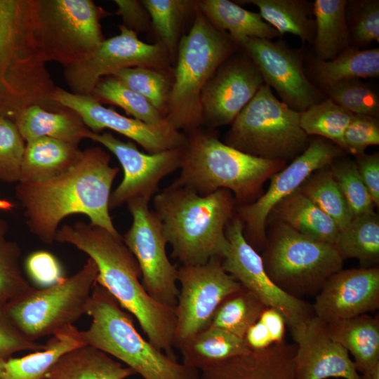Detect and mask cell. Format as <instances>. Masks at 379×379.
<instances>
[{"label":"cell","mask_w":379,"mask_h":379,"mask_svg":"<svg viewBox=\"0 0 379 379\" xmlns=\"http://www.w3.org/2000/svg\"><path fill=\"white\" fill-rule=\"evenodd\" d=\"M110 156L99 147L83 151L69 170L39 182H19L15 194L24 208L29 230L40 241L51 244L60 222L80 213L90 224L120 235L109 215L111 188L119 168L110 165Z\"/></svg>","instance_id":"1"},{"label":"cell","mask_w":379,"mask_h":379,"mask_svg":"<svg viewBox=\"0 0 379 379\" xmlns=\"http://www.w3.org/2000/svg\"><path fill=\"white\" fill-rule=\"evenodd\" d=\"M55 241L71 244L87 254L98 268L96 283L138 321L148 341L175 359V307L161 305L145 291L139 265L121 235L77 221L58 230Z\"/></svg>","instance_id":"2"},{"label":"cell","mask_w":379,"mask_h":379,"mask_svg":"<svg viewBox=\"0 0 379 379\" xmlns=\"http://www.w3.org/2000/svg\"><path fill=\"white\" fill-rule=\"evenodd\" d=\"M235 199L227 190L201 195L171 184L153 197L172 256L181 265L223 259L229 249L226 227L234 216Z\"/></svg>","instance_id":"3"},{"label":"cell","mask_w":379,"mask_h":379,"mask_svg":"<svg viewBox=\"0 0 379 379\" xmlns=\"http://www.w3.org/2000/svg\"><path fill=\"white\" fill-rule=\"evenodd\" d=\"M35 38L34 0H0V115L38 102L51 76Z\"/></svg>","instance_id":"4"},{"label":"cell","mask_w":379,"mask_h":379,"mask_svg":"<svg viewBox=\"0 0 379 379\" xmlns=\"http://www.w3.org/2000/svg\"><path fill=\"white\" fill-rule=\"evenodd\" d=\"M286 164L246 154L223 143L210 133L195 130L187 138L180 173L172 184L201 195L227 190L236 202L246 204Z\"/></svg>","instance_id":"5"},{"label":"cell","mask_w":379,"mask_h":379,"mask_svg":"<svg viewBox=\"0 0 379 379\" xmlns=\"http://www.w3.org/2000/svg\"><path fill=\"white\" fill-rule=\"evenodd\" d=\"M92 320L82 342L119 359L143 379H199V371L166 355L136 330L132 316L95 283L87 309Z\"/></svg>","instance_id":"6"},{"label":"cell","mask_w":379,"mask_h":379,"mask_svg":"<svg viewBox=\"0 0 379 379\" xmlns=\"http://www.w3.org/2000/svg\"><path fill=\"white\" fill-rule=\"evenodd\" d=\"M236 42L216 29L200 12L179 43L175 79L166 120L175 129L194 131L204 121L201 94L208 81L233 52Z\"/></svg>","instance_id":"7"},{"label":"cell","mask_w":379,"mask_h":379,"mask_svg":"<svg viewBox=\"0 0 379 379\" xmlns=\"http://www.w3.org/2000/svg\"><path fill=\"white\" fill-rule=\"evenodd\" d=\"M309 143L300 112L278 100L264 84L233 121L225 144L255 157L286 161Z\"/></svg>","instance_id":"8"},{"label":"cell","mask_w":379,"mask_h":379,"mask_svg":"<svg viewBox=\"0 0 379 379\" xmlns=\"http://www.w3.org/2000/svg\"><path fill=\"white\" fill-rule=\"evenodd\" d=\"M262 250L261 258L271 280L298 298L317 295L344 262L333 245L310 239L279 220L266 236Z\"/></svg>","instance_id":"9"},{"label":"cell","mask_w":379,"mask_h":379,"mask_svg":"<svg viewBox=\"0 0 379 379\" xmlns=\"http://www.w3.org/2000/svg\"><path fill=\"white\" fill-rule=\"evenodd\" d=\"M98 276V268L89 258L76 274L40 289L32 288L5 305L6 312L27 340L36 342L73 325L87 309Z\"/></svg>","instance_id":"10"},{"label":"cell","mask_w":379,"mask_h":379,"mask_svg":"<svg viewBox=\"0 0 379 379\" xmlns=\"http://www.w3.org/2000/svg\"><path fill=\"white\" fill-rule=\"evenodd\" d=\"M107 14L91 0H36L35 38L45 61L65 67L84 58L105 40Z\"/></svg>","instance_id":"11"},{"label":"cell","mask_w":379,"mask_h":379,"mask_svg":"<svg viewBox=\"0 0 379 379\" xmlns=\"http://www.w3.org/2000/svg\"><path fill=\"white\" fill-rule=\"evenodd\" d=\"M149 202L135 199L126 203L132 224L122 239L139 265L141 282L147 293L161 305L175 307L179 293L178 268L167 255L161 221Z\"/></svg>","instance_id":"12"},{"label":"cell","mask_w":379,"mask_h":379,"mask_svg":"<svg viewBox=\"0 0 379 379\" xmlns=\"http://www.w3.org/2000/svg\"><path fill=\"white\" fill-rule=\"evenodd\" d=\"M177 280L180 288L175 306V347L209 326L222 301L241 286L224 270L219 258L202 265H180Z\"/></svg>","instance_id":"13"},{"label":"cell","mask_w":379,"mask_h":379,"mask_svg":"<svg viewBox=\"0 0 379 379\" xmlns=\"http://www.w3.org/2000/svg\"><path fill=\"white\" fill-rule=\"evenodd\" d=\"M342 152L337 145L325 138L312 140L302 153L270 178V186L263 195L237 208V215L244 224V237L257 252L265 246L267 220L274 207L299 190L314 172L329 166Z\"/></svg>","instance_id":"14"},{"label":"cell","mask_w":379,"mask_h":379,"mask_svg":"<svg viewBox=\"0 0 379 379\" xmlns=\"http://www.w3.org/2000/svg\"><path fill=\"white\" fill-rule=\"evenodd\" d=\"M120 33L105 39L79 62L64 67V79L71 92L91 95L104 76L129 67H145L157 69L165 65L166 48L162 43L150 44L140 40L135 31L124 25Z\"/></svg>","instance_id":"15"},{"label":"cell","mask_w":379,"mask_h":379,"mask_svg":"<svg viewBox=\"0 0 379 379\" xmlns=\"http://www.w3.org/2000/svg\"><path fill=\"white\" fill-rule=\"evenodd\" d=\"M229 249L222 260L224 270L267 307L279 310L292 331L314 316L312 306L283 291L267 275L261 255L246 240L244 224L234 215L226 227Z\"/></svg>","instance_id":"16"},{"label":"cell","mask_w":379,"mask_h":379,"mask_svg":"<svg viewBox=\"0 0 379 379\" xmlns=\"http://www.w3.org/2000/svg\"><path fill=\"white\" fill-rule=\"evenodd\" d=\"M87 139L102 145L119 160L124 177L111 192L109 206L115 208L135 199L150 201L162 179L180 168L182 147L154 154L144 153L131 141H121L112 133L90 130Z\"/></svg>","instance_id":"17"},{"label":"cell","mask_w":379,"mask_h":379,"mask_svg":"<svg viewBox=\"0 0 379 379\" xmlns=\"http://www.w3.org/2000/svg\"><path fill=\"white\" fill-rule=\"evenodd\" d=\"M53 98L58 105L77 113L91 131L111 129L133 140L149 154L182 147L187 140L167 121L159 125L147 124L104 107L91 95L74 94L56 87Z\"/></svg>","instance_id":"18"},{"label":"cell","mask_w":379,"mask_h":379,"mask_svg":"<svg viewBox=\"0 0 379 379\" xmlns=\"http://www.w3.org/2000/svg\"><path fill=\"white\" fill-rule=\"evenodd\" d=\"M242 46L260 72L264 82L273 87L281 101L301 112L317 103L318 93L305 76L301 60L279 41L249 39Z\"/></svg>","instance_id":"19"},{"label":"cell","mask_w":379,"mask_h":379,"mask_svg":"<svg viewBox=\"0 0 379 379\" xmlns=\"http://www.w3.org/2000/svg\"><path fill=\"white\" fill-rule=\"evenodd\" d=\"M314 315L328 324L374 312L379 307V268L341 269L316 295Z\"/></svg>","instance_id":"20"},{"label":"cell","mask_w":379,"mask_h":379,"mask_svg":"<svg viewBox=\"0 0 379 379\" xmlns=\"http://www.w3.org/2000/svg\"><path fill=\"white\" fill-rule=\"evenodd\" d=\"M264 84L248 57L237 58L224 64L202 90L204 121L212 126L232 123Z\"/></svg>","instance_id":"21"},{"label":"cell","mask_w":379,"mask_h":379,"mask_svg":"<svg viewBox=\"0 0 379 379\" xmlns=\"http://www.w3.org/2000/svg\"><path fill=\"white\" fill-rule=\"evenodd\" d=\"M291 332L296 343V379H361L348 352L330 336L326 323L314 315Z\"/></svg>","instance_id":"22"},{"label":"cell","mask_w":379,"mask_h":379,"mask_svg":"<svg viewBox=\"0 0 379 379\" xmlns=\"http://www.w3.org/2000/svg\"><path fill=\"white\" fill-rule=\"evenodd\" d=\"M295 345L285 341L236 357L201 371V379H296Z\"/></svg>","instance_id":"23"},{"label":"cell","mask_w":379,"mask_h":379,"mask_svg":"<svg viewBox=\"0 0 379 379\" xmlns=\"http://www.w3.org/2000/svg\"><path fill=\"white\" fill-rule=\"evenodd\" d=\"M82 153L78 145L48 137L26 142L20 182H39L60 175L73 167Z\"/></svg>","instance_id":"24"},{"label":"cell","mask_w":379,"mask_h":379,"mask_svg":"<svg viewBox=\"0 0 379 379\" xmlns=\"http://www.w3.org/2000/svg\"><path fill=\"white\" fill-rule=\"evenodd\" d=\"M14 122L25 142L48 137L79 145L90 131L77 113L65 107L53 111L39 105H29L18 114Z\"/></svg>","instance_id":"25"},{"label":"cell","mask_w":379,"mask_h":379,"mask_svg":"<svg viewBox=\"0 0 379 379\" xmlns=\"http://www.w3.org/2000/svg\"><path fill=\"white\" fill-rule=\"evenodd\" d=\"M134 371L105 352L88 345L62 354L46 379H126Z\"/></svg>","instance_id":"26"},{"label":"cell","mask_w":379,"mask_h":379,"mask_svg":"<svg viewBox=\"0 0 379 379\" xmlns=\"http://www.w3.org/2000/svg\"><path fill=\"white\" fill-rule=\"evenodd\" d=\"M199 11L218 30L227 31L243 45L249 39L272 40L280 36L259 13L247 11L227 0H203L197 3Z\"/></svg>","instance_id":"27"},{"label":"cell","mask_w":379,"mask_h":379,"mask_svg":"<svg viewBox=\"0 0 379 379\" xmlns=\"http://www.w3.org/2000/svg\"><path fill=\"white\" fill-rule=\"evenodd\" d=\"M330 336L354 358L361 373L379 364V319L367 314L326 324Z\"/></svg>","instance_id":"28"},{"label":"cell","mask_w":379,"mask_h":379,"mask_svg":"<svg viewBox=\"0 0 379 379\" xmlns=\"http://www.w3.org/2000/svg\"><path fill=\"white\" fill-rule=\"evenodd\" d=\"M177 348L180 352L182 364L201 371L251 351L244 338L212 326Z\"/></svg>","instance_id":"29"},{"label":"cell","mask_w":379,"mask_h":379,"mask_svg":"<svg viewBox=\"0 0 379 379\" xmlns=\"http://www.w3.org/2000/svg\"><path fill=\"white\" fill-rule=\"evenodd\" d=\"M298 233L333 245L339 233L335 222L299 190L280 201L272 213Z\"/></svg>","instance_id":"30"},{"label":"cell","mask_w":379,"mask_h":379,"mask_svg":"<svg viewBox=\"0 0 379 379\" xmlns=\"http://www.w3.org/2000/svg\"><path fill=\"white\" fill-rule=\"evenodd\" d=\"M82 345L79 331L71 325L52 335L42 350L6 359L3 379H46L48 371L62 354Z\"/></svg>","instance_id":"31"},{"label":"cell","mask_w":379,"mask_h":379,"mask_svg":"<svg viewBox=\"0 0 379 379\" xmlns=\"http://www.w3.org/2000/svg\"><path fill=\"white\" fill-rule=\"evenodd\" d=\"M345 0H316L314 47L317 59L331 60L349 48L350 34L346 21Z\"/></svg>","instance_id":"32"},{"label":"cell","mask_w":379,"mask_h":379,"mask_svg":"<svg viewBox=\"0 0 379 379\" xmlns=\"http://www.w3.org/2000/svg\"><path fill=\"white\" fill-rule=\"evenodd\" d=\"M260 10L262 19L274 28L280 35L294 34L302 42L314 41L315 21L310 18V4L300 0H244Z\"/></svg>","instance_id":"33"},{"label":"cell","mask_w":379,"mask_h":379,"mask_svg":"<svg viewBox=\"0 0 379 379\" xmlns=\"http://www.w3.org/2000/svg\"><path fill=\"white\" fill-rule=\"evenodd\" d=\"M343 260L357 259L363 267L379 262V218L375 213L353 218L339 231L333 244Z\"/></svg>","instance_id":"34"},{"label":"cell","mask_w":379,"mask_h":379,"mask_svg":"<svg viewBox=\"0 0 379 379\" xmlns=\"http://www.w3.org/2000/svg\"><path fill=\"white\" fill-rule=\"evenodd\" d=\"M314 74L324 87L343 80L379 76V48H348L331 60L316 59Z\"/></svg>","instance_id":"35"},{"label":"cell","mask_w":379,"mask_h":379,"mask_svg":"<svg viewBox=\"0 0 379 379\" xmlns=\"http://www.w3.org/2000/svg\"><path fill=\"white\" fill-rule=\"evenodd\" d=\"M266 308L256 295L241 286L222 301L210 326L244 338L248 328L259 319Z\"/></svg>","instance_id":"36"},{"label":"cell","mask_w":379,"mask_h":379,"mask_svg":"<svg viewBox=\"0 0 379 379\" xmlns=\"http://www.w3.org/2000/svg\"><path fill=\"white\" fill-rule=\"evenodd\" d=\"M299 190L335 222L339 231L352 220V215L329 166L314 172Z\"/></svg>","instance_id":"37"},{"label":"cell","mask_w":379,"mask_h":379,"mask_svg":"<svg viewBox=\"0 0 379 379\" xmlns=\"http://www.w3.org/2000/svg\"><path fill=\"white\" fill-rule=\"evenodd\" d=\"M91 96L100 102L117 105L134 119L147 124L159 125L166 121L163 114L146 98L113 76L100 79Z\"/></svg>","instance_id":"38"},{"label":"cell","mask_w":379,"mask_h":379,"mask_svg":"<svg viewBox=\"0 0 379 379\" xmlns=\"http://www.w3.org/2000/svg\"><path fill=\"white\" fill-rule=\"evenodd\" d=\"M353 115L329 98L300 112V125L308 136L318 135L338 145Z\"/></svg>","instance_id":"39"},{"label":"cell","mask_w":379,"mask_h":379,"mask_svg":"<svg viewBox=\"0 0 379 379\" xmlns=\"http://www.w3.org/2000/svg\"><path fill=\"white\" fill-rule=\"evenodd\" d=\"M8 226L0 218V304L6 305L33 287L25 278L20 265L21 249L7 239Z\"/></svg>","instance_id":"40"},{"label":"cell","mask_w":379,"mask_h":379,"mask_svg":"<svg viewBox=\"0 0 379 379\" xmlns=\"http://www.w3.org/2000/svg\"><path fill=\"white\" fill-rule=\"evenodd\" d=\"M134 92L146 98L164 117L169 95V84L159 69L135 67L120 69L113 75Z\"/></svg>","instance_id":"41"},{"label":"cell","mask_w":379,"mask_h":379,"mask_svg":"<svg viewBox=\"0 0 379 379\" xmlns=\"http://www.w3.org/2000/svg\"><path fill=\"white\" fill-rule=\"evenodd\" d=\"M353 218L374 212L375 204L358 172L355 161L343 160L329 166Z\"/></svg>","instance_id":"42"},{"label":"cell","mask_w":379,"mask_h":379,"mask_svg":"<svg viewBox=\"0 0 379 379\" xmlns=\"http://www.w3.org/2000/svg\"><path fill=\"white\" fill-rule=\"evenodd\" d=\"M142 4L149 15L155 31L166 50L173 53L182 18L192 4L183 0H142Z\"/></svg>","instance_id":"43"},{"label":"cell","mask_w":379,"mask_h":379,"mask_svg":"<svg viewBox=\"0 0 379 379\" xmlns=\"http://www.w3.org/2000/svg\"><path fill=\"white\" fill-rule=\"evenodd\" d=\"M326 89L330 99L352 114L378 117V95L369 84L359 79H347Z\"/></svg>","instance_id":"44"},{"label":"cell","mask_w":379,"mask_h":379,"mask_svg":"<svg viewBox=\"0 0 379 379\" xmlns=\"http://www.w3.org/2000/svg\"><path fill=\"white\" fill-rule=\"evenodd\" d=\"M25 141L15 122L10 118L0 115V181L18 183L20 179V169Z\"/></svg>","instance_id":"45"},{"label":"cell","mask_w":379,"mask_h":379,"mask_svg":"<svg viewBox=\"0 0 379 379\" xmlns=\"http://www.w3.org/2000/svg\"><path fill=\"white\" fill-rule=\"evenodd\" d=\"M379 144L378 117L354 114L338 146L343 151L358 156L365 149Z\"/></svg>","instance_id":"46"},{"label":"cell","mask_w":379,"mask_h":379,"mask_svg":"<svg viewBox=\"0 0 379 379\" xmlns=\"http://www.w3.org/2000/svg\"><path fill=\"white\" fill-rule=\"evenodd\" d=\"M25 267L31 280L42 288L53 286L65 278L58 259L46 251L30 253L25 260Z\"/></svg>","instance_id":"47"},{"label":"cell","mask_w":379,"mask_h":379,"mask_svg":"<svg viewBox=\"0 0 379 379\" xmlns=\"http://www.w3.org/2000/svg\"><path fill=\"white\" fill-rule=\"evenodd\" d=\"M44 347V345L25 338L8 317L5 305L0 304V359L6 360L14 353Z\"/></svg>","instance_id":"48"},{"label":"cell","mask_w":379,"mask_h":379,"mask_svg":"<svg viewBox=\"0 0 379 379\" xmlns=\"http://www.w3.org/2000/svg\"><path fill=\"white\" fill-rule=\"evenodd\" d=\"M356 16L350 38L357 44L379 42V1H365Z\"/></svg>","instance_id":"49"},{"label":"cell","mask_w":379,"mask_h":379,"mask_svg":"<svg viewBox=\"0 0 379 379\" xmlns=\"http://www.w3.org/2000/svg\"><path fill=\"white\" fill-rule=\"evenodd\" d=\"M359 175L370 193L375 206H379V155L361 154L356 156Z\"/></svg>","instance_id":"50"},{"label":"cell","mask_w":379,"mask_h":379,"mask_svg":"<svg viewBox=\"0 0 379 379\" xmlns=\"http://www.w3.org/2000/svg\"><path fill=\"white\" fill-rule=\"evenodd\" d=\"M118 6L117 15L123 18L126 27L133 31L134 29H142L147 22V13L141 1L131 0H115Z\"/></svg>","instance_id":"51"},{"label":"cell","mask_w":379,"mask_h":379,"mask_svg":"<svg viewBox=\"0 0 379 379\" xmlns=\"http://www.w3.org/2000/svg\"><path fill=\"white\" fill-rule=\"evenodd\" d=\"M258 319L268 329L274 344L284 341L286 322L284 315L279 310L267 307Z\"/></svg>","instance_id":"52"},{"label":"cell","mask_w":379,"mask_h":379,"mask_svg":"<svg viewBox=\"0 0 379 379\" xmlns=\"http://www.w3.org/2000/svg\"><path fill=\"white\" fill-rule=\"evenodd\" d=\"M244 339L251 350H260L274 345L268 329L259 319L248 328Z\"/></svg>","instance_id":"53"},{"label":"cell","mask_w":379,"mask_h":379,"mask_svg":"<svg viewBox=\"0 0 379 379\" xmlns=\"http://www.w3.org/2000/svg\"><path fill=\"white\" fill-rule=\"evenodd\" d=\"M361 379H379V364L361 373Z\"/></svg>","instance_id":"54"},{"label":"cell","mask_w":379,"mask_h":379,"mask_svg":"<svg viewBox=\"0 0 379 379\" xmlns=\"http://www.w3.org/2000/svg\"><path fill=\"white\" fill-rule=\"evenodd\" d=\"M15 208V204L11 201L0 199V211H11Z\"/></svg>","instance_id":"55"},{"label":"cell","mask_w":379,"mask_h":379,"mask_svg":"<svg viewBox=\"0 0 379 379\" xmlns=\"http://www.w3.org/2000/svg\"><path fill=\"white\" fill-rule=\"evenodd\" d=\"M6 361L5 359H0V379H3Z\"/></svg>","instance_id":"56"}]
</instances>
